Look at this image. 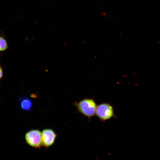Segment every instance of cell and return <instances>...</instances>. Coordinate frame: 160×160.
Returning a JSON list of instances; mask_svg holds the SVG:
<instances>
[{
	"label": "cell",
	"instance_id": "cell-1",
	"mask_svg": "<svg viewBox=\"0 0 160 160\" xmlns=\"http://www.w3.org/2000/svg\"><path fill=\"white\" fill-rule=\"evenodd\" d=\"M73 105L77 108V112L88 117L89 121L95 115L97 105L93 98H86L79 102H75Z\"/></svg>",
	"mask_w": 160,
	"mask_h": 160
},
{
	"label": "cell",
	"instance_id": "cell-2",
	"mask_svg": "<svg viewBox=\"0 0 160 160\" xmlns=\"http://www.w3.org/2000/svg\"><path fill=\"white\" fill-rule=\"evenodd\" d=\"M95 115L100 121L104 122L112 118L116 117L113 106L109 103H103L97 105Z\"/></svg>",
	"mask_w": 160,
	"mask_h": 160
},
{
	"label": "cell",
	"instance_id": "cell-3",
	"mask_svg": "<svg viewBox=\"0 0 160 160\" xmlns=\"http://www.w3.org/2000/svg\"><path fill=\"white\" fill-rule=\"evenodd\" d=\"M25 138L26 143L33 147L39 148L42 146L41 132L39 129L28 131L25 135Z\"/></svg>",
	"mask_w": 160,
	"mask_h": 160
},
{
	"label": "cell",
	"instance_id": "cell-4",
	"mask_svg": "<svg viewBox=\"0 0 160 160\" xmlns=\"http://www.w3.org/2000/svg\"><path fill=\"white\" fill-rule=\"evenodd\" d=\"M41 132L42 146L48 148L52 145L57 137L55 131L52 129L48 128L44 129Z\"/></svg>",
	"mask_w": 160,
	"mask_h": 160
},
{
	"label": "cell",
	"instance_id": "cell-5",
	"mask_svg": "<svg viewBox=\"0 0 160 160\" xmlns=\"http://www.w3.org/2000/svg\"><path fill=\"white\" fill-rule=\"evenodd\" d=\"M32 103L31 100L28 98L23 100L20 103V107L22 109L25 111H29L31 108Z\"/></svg>",
	"mask_w": 160,
	"mask_h": 160
},
{
	"label": "cell",
	"instance_id": "cell-6",
	"mask_svg": "<svg viewBox=\"0 0 160 160\" xmlns=\"http://www.w3.org/2000/svg\"><path fill=\"white\" fill-rule=\"evenodd\" d=\"M8 47V45L6 40L3 37L0 36V51H4Z\"/></svg>",
	"mask_w": 160,
	"mask_h": 160
},
{
	"label": "cell",
	"instance_id": "cell-7",
	"mask_svg": "<svg viewBox=\"0 0 160 160\" xmlns=\"http://www.w3.org/2000/svg\"><path fill=\"white\" fill-rule=\"evenodd\" d=\"M3 76V71L2 68L0 66V79Z\"/></svg>",
	"mask_w": 160,
	"mask_h": 160
}]
</instances>
